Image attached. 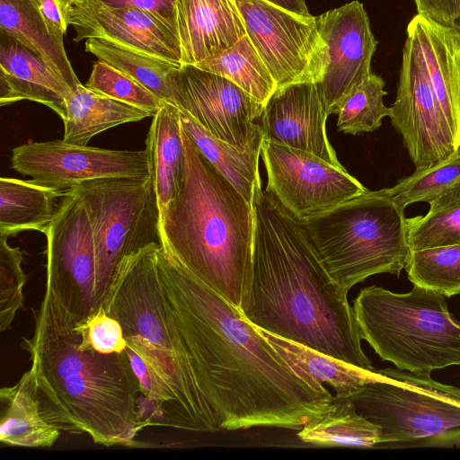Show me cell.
<instances>
[{
	"label": "cell",
	"instance_id": "cell-1",
	"mask_svg": "<svg viewBox=\"0 0 460 460\" xmlns=\"http://www.w3.org/2000/svg\"><path fill=\"white\" fill-rule=\"evenodd\" d=\"M158 267L198 385L221 429L299 430L334 396L286 362L240 309L161 246Z\"/></svg>",
	"mask_w": 460,
	"mask_h": 460
},
{
	"label": "cell",
	"instance_id": "cell-2",
	"mask_svg": "<svg viewBox=\"0 0 460 460\" xmlns=\"http://www.w3.org/2000/svg\"><path fill=\"white\" fill-rule=\"evenodd\" d=\"M250 271L239 309L256 328L367 371L348 291L327 272L300 222L254 188Z\"/></svg>",
	"mask_w": 460,
	"mask_h": 460
},
{
	"label": "cell",
	"instance_id": "cell-3",
	"mask_svg": "<svg viewBox=\"0 0 460 460\" xmlns=\"http://www.w3.org/2000/svg\"><path fill=\"white\" fill-rule=\"evenodd\" d=\"M33 319L32 335L22 337L21 348L30 356L46 419L104 447L137 445L136 437L145 428L138 412L141 393L127 351L95 350L49 279Z\"/></svg>",
	"mask_w": 460,
	"mask_h": 460
},
{
	"label": "cell",
	"instance_id": "cell-4",
	"mask_svg": "<svg viewBox=\"0 0 460 460\" xmlns=\"http://www.w3.org/2000/svg\"><path fill=\"white\" fill-rule=\"evenodd\" d=\"M181 135L185 174L178 194L160 217L162 245L239 308L252 261V204L199 152L183 128Z\"/></svg>",
	"mask_w": 460,
	"mask_h": 460
},
{
	"label": "cell",
	"instance_id": "cell-5",
	"mask_svg": "<svg viewBox=\"0 0 460 460\" xmlns=\"http://www.w3.org/2000/svg\"><path fill=\"white\" fill-rule=\"evenodd\" d=\"M162 243H153L119 263L102 307L117 319L130 347L171 400L175 429L220 430L203 396L158 267Z\"/></svg>",
	"mask_w": 460,
	"mask_h": 460
},
{
	"label": "cell",
	"instance_id": "cell-6",
	"mask_svg": "<svg viewBox=\"0 0 460 460\" xmlns=\"http://www.w3.org/2000/svg\"><path fill=\"white\" fill-rule=\"evenodd\" d=\"M352 308L361 340L397 369L430 376L460 366V323L445 295L417 285L408 293L371 286L359 291Z\"/></svg>",
	"mask_w": 460,
	"mask_h": 460
},
{
	"label": "cell",
	"instance_id": "cell-7",
	"mask_svg": "<svg viewBox=\"0 0 460 460\" xmlns=\"http://www.w3.org/2000/svg\"><path fill=\"white\" fill-rule=\"evenodd\" d=\"M299 222L324 269L348 292L370 276L399 277L405 268L411 250L404 208L387 188Z\"/></svg>",
	"mask_w": 460,
	"mask_h": 460
},
{
	"label": "cell",
	"instance_id": "cell-8",
	"mask_svg": "<svg viewBox=\"0 0 460 460\" xmlns=\"http://www.w3.org/2000/svg\"><path fill=\"white\" fill-rule=\"evenodd\" d=\"M348 397L357 411L379 428V444L460 442V389L397 368Z\"/></svg>",
	"mask_w": 460,
	"mask_h": 460
},
{
	"label": "cell",
	"instance_id": "cell-9",
	"mask_svg": "<svg viewBox=\"0 0 460 460\" xmlns=\"http://www.w3.org/2000/svg\"><path fill=\"white\" fill-rule=\"evenodd\" d=\"M75 189L90 217L105 300L120 261L150 243H162L153 177L97 179Z\"/></svg>",
	"mask_w": 460,
	"mask_h": 460
},
{
	"label": "cell",
	"instance_id": "cell-10",
	"mask_svg": "<svg viewBox=\"0 0 460 460\" xmlns=\"http://www.w3.org/2000/svg\"><path fill=\"white\" fill-rule=\"evenodd\" d=\"M246 31L278 87L319 82L328 63L316 17L268 0H234Z\"/></svg>",
	"mask_w": 460,
	"mask_h": 460
},
{
	"label": "cell",
	"instance_id": "cell-11",
	"mask_svg": "<svg viewBox=\"0 0 460 460\" xmlns=\"http://www.w3.org/2000/svg\"><path fill=\"white\" fill-rule=\"evenodd\" d=\"M47 238L46 279L59 290L80 320L103 305L93 234L84 202L75 188L61 198L56 214L43 233Z\"/></svg>",
	"mask_w": 460,
	"mask_h": 460
},
{
	"label": "cell",
	"instance_id": "cell-12",
	"mask_svg": "<svg viewBox=\"0 0 460 460\" xmlns=\"http://www.w3.org/2000/svg\"><path fill=\"white\" fill-rule=\"evenodd\" d=\"M266 191L299 221L323 213L367 190L344 167L264 139Z\"/></svg>",
	"mask_w": 460,
	"mask_h": 460
},
{
	"label": "cell",
	"instance_id": "cell-13",
	"mask_svg": "<svg viewBox=\"0 0 460 460\" xmlns=\"http://www.w3.org/2000/svg\"><path fill=\"white\" fill-rule=\"evenodd\" d=\"M172 103L212 136L238 147L262 144L258 125L263 104L230 80L195 65H181L167 78Z\"/></svg>",
	"mask_w": 460,
	"mask_h": 460
},
{
	"label": "cell",
	"instance_id": "cell-14",
	"mask_svg": "<svg viewBox=\"0 0 460 460\" xmlns=\"http://www.w3.org/2000/svg\"><path fill=\"white\" fill-rule=\"evenodd\" d=\"M11 168L40 185L66 192L97 179L147 177L146 149L113 150L74 145L63 139L27 142L12 149Z\"/></svg>",
	"mask_w": 460,
	"mask_h": 460
},
{
	"label": "cell",
	"instance_id": "cell-15",
	"mask_svg": "<svg viewBox=\"0 0 460 460\" xmlns=\"http://www.w3.org/2000/svg\"><path fill=\"white\" fill-rule=\"evenodd\" d=\"M389 118L402 136L415 170L440 163L458 148L447 119L407 40Z\"/></svg>",
	"mask_w": 460,
	"mask_h": 460
},
{
	"label": "cell",
	"instance_id": "cell-16",
	"mask_svg": "<svg viewBox=\"0 0 460 460\" xmlns=\"http://www.w3.org/2000/svg\"><path fill=\"white\" fill-rule=\"evenodd\" d=\"M315 17L328 52L324 75L315 85L330 115L331 109L372 73L377 40L367 11L357 0Z\"/></svg>",
	"mask_w": 460,
	"mask_h": 460
},
{
	"label": "cell",
	"instance_id": "cell-17",
	"mask_svg": "<svg viewBox=\"0 0 460 460\" xmlns=\"http://www.w3.org/2000/svg\"><path fill=\"white\" fill-rule=\"evenodd\" d=\"M68 18L75 31V42L102 39L177 66L181 65L177 33L147 12L79 0L69 4Z\"/></svg>",
	"mask_w": 460,
	"mask_h": 460
},
{
	"label": "cell",
	"instance_id": "cell-18",
	"mask_svg": "<svg viewBox=\"0 0 460 460\" xmlns=\"http://www.w3.org/2000/svg\"><path fill=\"white\" fill-rule=\"evenodd\" d=\"M329 113L314 82L277 87L258 119L264 139L343 167L326 133Z\"/></svg>",
	"mask_w": 460,
	"mask_h": 460
},
{
	"label": "cell",
	"instance_id": "cell-19",
	"mask_svg": "<svg viewBox=\"0 0 460 460\" xmlns=\"http://www.w3.org/2000/svg\"><path fill=\"white\" fill-rule=\"evenodd\" d=\"M181 65H196L246 35L234 0H175Z\"/></svg>",
	"mask_w": 460,
	"mask_h": 460
},
{
	"label": "cell",
	"instance_id": "cell-20",
	"mask_svg": "<svg viewBox=\"0 0 460 460\" xmlns=\"http://www.w3.org/2000/svg\"><path fill=\"white\" fill-rule=\"evenodd\" d=\"M72 90L37 54L0 32V104L28 100L43 104L62 120Z\"/></svg>",
	"mask_w": 460,
	"mask_h": 460
},
{
	"label": "cell",
	"instance_id": "cell-21",
	"mask_svg": "<svg viewBox=\"0 0 460 460\" xmlns=\"http://www.w3.org/2000/svg\"><path fill=\"white\" fill-rule=\"evenodd\" d=\"M181 132L180 109L164 103L153 117L146 139L160 217L182 186L186 161Z\"/></svg>",
	"mask_w": 460,
	"mask_h": 460
},
{
	"label": "cell",
	"instance_id": "cell-22",
	"mask_svg": "<svg viewBox=\"0 0 460 460\" xmlns=\"http://www.w3.org/2000/svg\"><path fill=\"white\" fill-rule=\"evenodd\" d=\"M0 441L10 447H49L60 429L43 414L30 370L0 390Z\"/></svg>",
	"mask_w": 460,
	"mask_h": 460
},
{
	"label": "cell",
	"instance_id": "cell-23",
	"mask_svg": "<svg viewBox=\"0 0 460 460\" xmlns=\"http://www.w3.org/2000/svg\"><path fill=\"white\" fill-rule=\"evenodd\" d=\"M0 32L37 54L72 92L81 84L67 58L63 38L49 26L35 0H0Z\"/></svg>",
	"mask_w": 460,
	"mask_h": 460
},
{
	"label": "cell",
	"instance_id": "cell-24",
	"mask_svg": "<svg viewBox=\"0 0 460 460\" xmlns=\"http://www.w3.org/2000/svg\"><path fill=\"white\" fill-rule=\"evenodd\" d=\"M154 115L128 103L97 93L80 84L66 99L63 140L87 146L96 135Z\"/></svg>",
	"mask_w": 460,
	"mask_h": 460
},
{
	"label": "cell",
	"instance_id": "cell-25",
	"mask_svg": "<svg viewBox=\"0 0 460 460\" xmlns=\"http://www.w3.org/2000/svg\"><path fill=\"white\" fill-rule=\"evenodd\" d=\"M66 192L32 180L0 179V236L9 237L23 231L44 233L52 221Z\"/></svg>",
	"mask_w": 460,
	"mask_h": 460
},
{
	"label": "cell",
	"instance_id": "cell-26",
	"mask_svg": "<svg viewBox=\"0 0 460 460\" xmlns=\"http://www.w3.org/2000/svg\"><path fill=\"white\" fill-rule=\"evenodd\" d=\"M180 114L182 128L199 152L252 204L255 184L261 178L262 144L235 146L212 136L187 111L180 109Z\"/></svg>",
	"mask_w": 460,
	"mask_h": 460
},
{
	"label": "cell",
	"instance_id": "cell-27",
	"mask_svg": "<svg viewBox=\"0 0 460 460\" xmlns=\"http://www.w3.org/2000/svg\"><path fill=\"white\" fill-rule=\"evenodd\" d=\"M258 330L286 362L305 371L321 384L330 385L335 391L336 398L349 397L365 384L380 376L378 370L360 369L301 344Z\"/></svg>",
	"mask_w": 460,
	"mask_h": 460
},
{
	"label": "cell",
	"instance_id": "cell-28",
	"mask_svg": "<svg viewBox=\"0 0 460 460\" xmlns=\"http://www.w3.org/2000/svg\"><path fill=\"white\" fill-rule=\"evenodd\" d=\"M380 430L360 415L349 398H336L325 411L309 420L297 436L323 447H371L379 444Z\"/></svg>",
	"mask_w": 460,
	"mask_h": 460
},
{
	"label": "cell",
	"instance_id": "cell-29",
	"mask_svg": "<svg viewBox=\"0 0 460 460\" xmlns=\"http://www.w3.org/2000/svg\"><path fill=\"white\" fill-rule=\"evenodd\" d=\"M195 66L230 80L263 105L278 87L246 35L226 50Z\"/></svg>",
	"mask_w": 460,
	"mask_h": 460
},
{
	"label": "cell",
	"instance_id": "cell-30",
	"mask_svg": "<svg viewBox=\"0 0 460 460\" xmlns=\"http://www.w3.org/2000/svg\"><path fill=\"white\" fill-rule=\"evenodd\" d=\"M429 204L425 215L406 218L410 250L460 244V180Z\"/></svg>",
	"mask_w": 460,
	"mask_h": 460
},
{
	"label": "cell",
	"instance_id": "cell-31",
	"mask_svg": "<svg viewBox=\"0 0 460 460\" xmlns=\"http://www.w3.org/2000/svg\"><path fill=\"white\" fill-rule=\"evenodd\" d=\"M84 50L131 76L163 102L172 103L167 78L177 66L102 39L85 40Z\"/></svg>",
	"mask_w": 460,
	"mask_h": 460
},
{
	"label": "cell",
	"instance_id": "cell-32",
	"mask_svg": "<svg viewBox=\"0 0 460 460\" xmlns=\"http://www.w3.org/2000/svg\"><path fill=\"white\" fill-rule=\"evenodd\" d=\"M385 84L381 76L371 73L358 87L332 107L330 114L338 115V129L352 135L377 129L382 119L390 116V107L384 103Z\"/></svg>",
	"mask_w": 460,
	"mask_h": 460
},
{
	"label": "cell",
	"instance_id": "cell-33",
	"mask_svg": "<svg viewBox=\"0 0 460 460\" xmlns=\"http://www.w3.org/2000/svg\"><path fill=\"white\" fill-rule=\"evenodd\" d=\"M404 269L413 285L460 295V244L410 251Z\"/></svg>",
	"mask_w": 460,
	"mask_h": 460
},
{
	"label": "cell",
	"instance_id": "cell-34",
	"mask_svg": "<svg viewBox=\"0 0 460 460\" xmlns=\"http://www.w3.org/2000/svg\"><path fill=\"white\" fill-rule=\"evenodd\" d=\"M460 180V146L447 159L430 167L415 170L387 188L393 199L402 208L415 202L429 203Z\"/></svg>",
	"mask_w": 460,
	"mask_h": 460
},
{
	"label": "cell",
	"instance_id": "cell-35",
	"mask_svg": "<svg viewBox=\"0 0 460 460\" xmlns=\"http://www.w3.org/2000/svg\"><path fill=\"white\" fill-rule=\"evenodd\" d=\"M84 85L97 93L148 111L154 116L164 103L131 76L100 59L94 62Z\"/></svg>",
	"mask_w": 460,
	"mask_h": 460
},
{
	"label": "cell",
	"instance_id": "cell-36",
	"mask_svg": "<svg viewBox=\"0 0 460 460\" xmlns=\"http://www.w3.org/2000/svg\"><path fill=\"white\" fill-rule=\"evenodd\" d=\"M5 236H0V331L8 330L23 306V288L27 276L22 268L23 252L11 247Z\"/></svg>",
	"mask_w": 460,
	"mask_h": 460
},
{
	"label": "cell",
	"instance_id": "cell-37",
	"mask_svg": "<svg viewBox=\"0 0 460 460\" xmlns=\"http://www.w3.org/2000/svg\"><path fill=\"white\" fill-rule=\"evenodd\" d=\"M77 326L87 342L99 352L111 354L126 350L128 343L119 322L103 307L84 320L78 319Z\"/></svg>",
	"mask_w": 460,
	"mask_h": 460
},
{
	"label": "cell",
	"instance_id": "cell-38",
	"mask_svg": "<svg viewBox=\"0 0 460 460\" xmlns=\"http://www.w3.org/2000/svg\"><path fill=\"white\" fill-rule=\"evenodd\" d=\"M417 14L448 28H456L460 0H414Z\"/></svg>",
	"mask_w": 460,
	"mask_h": 460
},
{
	"label": "cell",
	"instance_id": "cell-39",
	"mask_svg": "<svg viewBox=\"0 0 460 460\" xmlns=\"http://www.w3.org/2000/svg\"><path fill=\"white\" fill-rule=\"evenodd\" d=\"M111 7H129L147 12L168 25L176 33L175 0H97Z\"/></svg>",
	"mask_w": 460,
	"mask_h": 460
},
{
	"label": "cell",
	"instance_id": "cell-40",
	"mask_svg": "<svg viewBox=\"0 0 460 460\" xmlns=\"http://www.w3.org/2000/svg\"><path fill=\"white\" fill-rule=\"evenodd\" d=\"M449 88L456 119L457 145L460 146V33L455 35L450 49Z\"/></svg>",
	"mask_w": 460,
	"mask_h": 460
},
{
	"label": "cell",
	"instance_id": "cell-41",
	"mask_svg": "<svg viewBox=\"0 0 460 460\" xmlns=\"http://www.w3.org/2000/svg\"><path fill=\"white\" fill-rule=\"evenodd\" d=\"M37 6L51 30L64 38L69 24L66 0H35Z\"/></svg>",
	"mask_w": 460,
	"mask_h": 460
},
{
	"label": "cell",
	"instance_id": "cell-42",
	"mask_svg": "<svg viewBox=\"0 0 460 460\" xmlns=\"http://www.w3.org/2000/svg\"><path fill=\"white\" fill-rule=\"evenodd\" d=\"M275 4H278L287 10L295 12L296 13L309 15L310 13L307 9L305 0H268Z\"/></svg>",
	"mask_w": 460,
	"mask_h": 460
},
{
	"label": "cell",
	"instance_id": "cell-43",
	"mask_svg": "<svg viewBox=\"0 0 460 460\" xmlns=\"http://www.w3.org/2000/svg\"><path fill=\"white\" fill-rule=\"evenodd\" d=\"M456 30H457L460 32V15H459V19L457 21V24H456Z\"/></svg>",
	"mask_w": 460,
	"mask_h": 460
},
{
	"label": "cell",
	"instance_id": "cell-44",
	"mask_svg": "<svg viewBox=\"0 0 460 460\" xmlns=\"http://www.w3.org/2000/svg\"><path fill=\"white\" fill-rule=\"evenodd\" d=\"M66 1H67L69 4H71V3H74V2H75V1H79V0H66Z\"/></svg>",
	"mask_w": 460,
	"mask_h": 460
}]
</instances>
